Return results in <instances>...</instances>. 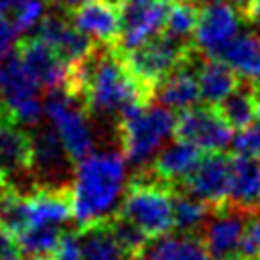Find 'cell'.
I'll return each instance as SVG.
<instances>
[{
  "label": "cell",
  "mask_w": 260,
  "mask_h": 260,
  "mask_svg": "<svg viewBox=\"0 0 260 260\" xmlns=\"http://www.w3.org/2000/svg\"><path fill=\"white\" fill-rule=\"evenodd\" d=\"M65 91L75 95L89 114L116 120V124L154 98V89L130 71L122 51L106 45H98L87 59L71 65Z\"/></svg>",
  "instance_id": "cell-1"
},
{
  "label": "cell",
  "mask_w": 260,
  "mask_h": 260,
  "mask_svg": "<svg viewBox=\"0 0 260 260\" xmlns=\"http://www.w3.org/2000/svg\"><path fill=\"white\" fill-rule=\"evenodd\" d=\"M126 183V156L116 150L91 152L79 160L73 179V217L79 230L110 219Z\"/></svg>",
  "instance_id": "cell-2"
},
{
  "label": "cell",
  "mask_w": 260,
  "mask_h": 260,
  "mask_svg": "<svg viewBox=\"0 0 260 260\" xmlns=\"http://www.w3.org/2000/svg\"><path fill=\"white\" fill-rule=\"evenodd\" d=\"M116 213L136 223L150 240L167 236L173 230V189L156 181L148 169H140Z\"/></svg>",
  "instance_id": "cell-3"
},
{
  "label": "cell",
  "mask_w": 260,
  "mask_h": 260,
  "mask_svg": "<svg viewBox=\"0 0 260 260\" xmlns=\"http://www.w3.org/2000/svg\"><path fill=\"white\" fill-rule=\"evenodd\" d=\"M175 122L177 118L169 108L150 104L120 118L116 132L126 160L138 169H144L167 138L175 134Z\"/></svg>",
  "instance_id": "cell-4"
},
{
  "label": "cell",
  "mask_w": 260,
  "mask_h": 260,
  "mask_svg": "<svg viewBox=\"0 0 260 260\" xmlns=\"http://www.w3.org/2000/svg\"><path fill=\"white\" fill-rule=\"evenodd\" d=\"M51 126L59 134L69 156L79 162L93 148V134L87 120V108L65 89H51L43 102Z\"/></svg>",
  "instance_id": "cell-5"
},
{
  "label": "cell",
  "mask_w": 260,
  "mask_h": 260,
  "mask_svg": "<svg viewBox=\"0 0 260 260\" xmlns=\"http://www.w3.org/2000/svg\"><path fill=\"white\" fill-rule=\"evenodd\" d=\"M37 79L26 71L20 57L12 49L2 59V73H0V104L6 112V118L28 126H37L41 114L45 112L43 102L39 100Z\"/></svg>",
  "instance_id": "cell-6"
},
{
  "label": "cell",
  "mask_w": 260,
  "mask_h": 260,
  "mask_svg": "<svg viewBox=\"0 0 260 260\" xmlns=\"http://www.w3.org/2000/svg\"><path fill=\"white\" fill-rule=\"evenodd\" d=\"M195 43H183L179 39L169 37L167 32L146 41L144 45L122 51L126 65L130 71L150 89H156L160 81H165L177 67L187 61V55Z\"/></svg>",
  "instance_id": "cell-7"
},
{
  "label": "cell",
  "mask_w": 260,
  "mask_h": 260,
  "mask_svg": "<svg viewBox=\"0 0 260 260\" xmlns=\"http://www.w3.org/2000/svg\"><path fill=\"white\" fill-rule=\"evenodd\" d=\"M0 177L6 189L30 191L32 173V134L10 118L0 120Z\"/></svg>",
  "instance_id": "cell-8"
},
{
  "label": "cell",
  "mask_w": 260,
  "mask_h": 260,
  "mask_svg": "<svg viewBox=\"0 0 260 260\" xmlns=\"http://www.w3.org/2000/svg\"><path fill=\"white\" fill-rule=\"evenodd\" d=\"M175 138L195 144L201 150L215 152L230 146L232 126L219 116L215 106H193L179 114L175 122Z\"/></svg>",
  "instance_id": "cell-9"
},
{
  "label": "cell",
  "mask_w": 260,
  "mask_h": 260,
  "mask_svg": "<svg viewBox=\"0 0 260 260\" xmlns=\"http://www.w3.org/2000/svg\"><path fill=\"white\" fill-rule=\"evenodd\" d=\"M73 162L55 128H39L32 134V173L37 185L73 187Z\"/></svg>",
  "instance_id": "cell-10"
},
{
  "label": "cell",
  "mask_w": 260,
  "mask_h": 260,
  "mask_svg": "<svg viewBox=\"0 0 260 260\" xmlns=\"http://www.w3.org/2000/svg\"><path fill=\"white\" fill-rule=\"evenodd\" d=\"M230 175H232V158L225 156L221 150L207 152L201 156L193 173L185 179V183L175 191H185L209 207H221L228 203V189H230Z\"/></svg>",
  "instance_id": "cell-11"
},
{
  "label": "cell",
  "mask_w": 260,
  "mask_h": 260,
  "mask_svg": "<svg viewBox=\"0 0 260 260\" xmlns=\"http://www.w3.org/2000/svg\"><path fill=\"white\" fill-rule=\"evenodd\" d=\"M242 12L225 0H211L201 8L193 43L207 57H215L240 30Z\"/></svg>",
  "instance_id": "cell-12"
},
{
  "label": "cell",
  "mask_w": 260,
  "mask_h": 260,
  "mask_svg": "<svg viewBox=\"0 0 260 260\" xmlns=\"http://www.w3.org/2000/svg\"><path fill=\"white\" fill-rule=\"evenodd\" d=\"M173 0H150L144 4L126 2L122 6V37L118 49L130 51L165 32Z\"/></svg>",
  "instance_id": "cell-13"
},
{
  "label": "cell",
  "mask_w": 260,
  "mask_h": 260,
  "mask_svg": "<svg viewBox=\"0 0 260 260\" xmlns=\"http://www.w3.org/2000/svg\"><path fill=\"white\" fill-rule=\"evenodd\" d=\"M16 55L20 57L26 71L37 79L45 89H65L71 73V65L65 63L57 51L47 45L41 37H24L14 45Z\"/></svg>",
  "instance_id": "cell-14"
},
{
  "label": "cell",
  "mask_w": 260,
  "mask_h": 260,
  "mask_svg": "<svg viewBox=\"0 0 260 260\" xmlns=\"http://www.w3.org/2000/svg\"><path fill=\"white\" fill-rule=\"evenodd\" d=\"M248 221V213L232 207V205H221L213 207L209 217L205 219L199 238L203 240L209 256L213 260H221L234 252H238L244 228Z\"/></svg>",
  "instance_id": "cell-15"
},
{
  "label": "cell",
  "mask_w": 260,
  "mask_h": 260,
  "mask_svg": "<svg viewBox=\"0 0 260 260\" xmlns=\"http://www.w3.org/2000/svg\"><path fill=\"white\" fill-rule=\"evenodd\" d=\"M73 24L98 45L118 47L122 37V6L114 0H91L71 12Z\"/></svg>",
  "instance_id": "cell-16"
},
{
  "label": "cell",
  "mask_w": 260,
  "mask_h": 260,
  "mask_svg": "<svg viewBox=\"0 0 260 260\" xmlns=\"http://www.w3.org/2000/svg\"><path fill=\"white\" fill-rule=\"evenodd\" d=\"M37 37L51 45L57 55L69 65L87 59L98 49V43L91 37L81 32L73 22L65 20L63 16H45L37 26Z\"/></svg>",
  "instance_id": "cell-17"
},
{
  "label": "cell",
  "mask_w": 260,
  "mask_h": 260,
  "mask_svg": "<svg viewBox=\"0 0 260 260\" xmlns=\"http://www.w3.org/2000/svg\"><path fill=\"white\" fill-rule=\"evenodd\" d=\"M228 205L248 215L260 213V156L236 152L232 158Z\"/></svg>",
  "instance_id": "cell-18"
},
{
  "label": "cell",
  "mask_w": 260,
  "mask_h": 260,
  "mask_svg": "<svg viewBox=\"0 0 260 260\" xmlns=\"http://www.w3.org/2000/svg\"><path fill=\"white\" fill-rule=\"evenodd\" d=\"M199 160H201V148L177 138L175 142L160 148L154 162L148 167V173L156 181L169 185L175 191L185 183V179L193 173Z\"/></svg>",
  "instance_id": "cell-19"
},
{
  "label": "cell",
  "mask_w": 260,
  "mask_h": 260,
  "mask_svg": "<svg viewBox=\"0 0 260 260\" xmlns=\"http://www.w3.org/2000/svg\"><path fill=\"white\" fill-rule=\"evenodd\" d=\"M242 79L252 83L260 81V37L254 32H238L217 55Z\"/></svg>",
  "instance_id": "cell-20"
},
{
  "label": "cell",
  "mask_w": 260,
  "mask_h": 260,
  "mask_svg": "<svg viewBox=\"0 0 260 260\" xmlns=\"http://www.w3.org/2000/svg\"><path fill=\"white\" fill-rule=\"evenodd\" d=\"M142 260H213L203 244V240L195 234L181 236H160L146 244Z\"/></svg>",
  "instance_id": "cell-21"
},
{
  "label": "cell",
  "mask_w": 260,
  "mask_h": 260,
  "mask_svg": "<svg viewBox=\"0 0 260 260\" xmlns=\"http://www.w3.org/2000/svg\"><path fill=\"white\" fill-rule=\"evenodd\" d=\"M197 79H199L201 100L207 106H217L240 83V75L228 63L207 55L197 65Z\"/></svg>",
  "instance_id": "cell-22"
},
{
  "label": "cell",
  "mask_w": 260,
  "mask_h": 260,
  "mask_svg": "<svg viewBox=\"0 0 260 260\" xmlns=\"http://www.w3.org/2000/svg\"><path fill=\"white\" fill-rule=\"evenodd\" d=\"M79 248L83 260H132L112 234L108 219L79 230Z\"/></svg>",
  "instance_id": "cell-23"
},
{
  "label": "cell",
  "mask_w": 260,
  "mask_h": 260,
  "mask_svg": "<svg viewBox=\"0 0 260 260\" xmlns=\"http://www.w3.org/2000/svg\"><path fill=\"white\" fill-rule=\"evenodd\" d=\"M219 116L236 130L248 128L256 120V93H254V83L248 79L240 77L238 87L225 95L217 106Z\"/></svg>",
  "instance_id": "cell-24"
},
{
  "label": "cell",
  "mask_w": 260,
  "mask_h": 260,
  "mask_svg": "<svg viewBox=\"0 0 260 260\" xmlns=\"http://www.w3.org/2000/svg\"><path fill=\"white\" fill-rule=\"evenodd\" d=\"M211 209L213 207L185 191H173V228L181 234L201 232Z\"/></svg>",
  "instance_id": "cell-25"
},
{
  "label": "cell",
  "mask_w": 260,
  "mask_h": 260,
  "mask_svg": "<svg viewBox=\"0 0 260 260\" xmlns=\"http://www.w3.org/2000/svg\"><path fill=\"white\" fill-rule=\"evenodd\" d=\"M201 8L203 6L197 4L195 0H173L165 32L183 43H193V35L199 22Z\"/></svg>",
  "instance_id": "cell-26"
},
{
  "label": "cell",
  "mask_w": 260,
  "mask_h": 260,
  "mask_svg": "<svg viewBox=\"0 0 260 260\" xmlns=\"http://www.w3.org/2000/svg\"><path fill=\"white\" fill-rule=\"evenodd\" d=\"M63 238H65L63 225H39V228H26L22 234L16 236V242L26 256H43V254H55Z\"/></svg>",
  "instance_id": "cell-27"
},
{
  "label": "cell",
  "mask_w": 260,
  "mask_h": 260,
  "mask_svg": "<svg viewBox=\"0 0 260 260\" xmlns=\"http://www.w3.org/2000/svg\"><path fill=\"white\" fill-rule=\"evenodd\" d=\"M110 228H112V234L116 236V240L122 244V248L132 256V258H138L142 254V250L146 248V244L150 242V238L136 225L132 223L130 219L122 217L120 213H114L110 219H108Z\"/></svg>",
  "instance_id": "cell-28"
},
{
  "label": "cell",
  "mask_w": 260,
  "mask_h": 260,
  "mask_svg": "<svg viewBox=\"0 0 260 260\" xmlns=\"http://www.w3.org/2000/svg\"><path fill=\"white\" fill-rule=\"evenodd\" d=\"M8 16L18 35L30 30L39 26V22L45 18V0H16Z\"/></svg>",
  "instance_id": "cell-29"
},
{
  "label": "cell",
  "mask_w": 260,
  "mask_h": 260,
  "mask_svg": "<svg viewBox=\"0 0 260 260\" xmlns=\"http://www.w3.org/2000/svg\"><path fill=\"white\" fill-rule=\"evenodd\" d=\"M238 252L246 260H260V213L248 215Z\"/></svg>",
  "instance_id": "cell-30"
},
{
  "label": "cell",
  "mask_w": 260,
  "mask_h": 260,
  "mask_svg": "<svg viewBox=\"0 0 260 260\" xmlns=\"http://www.w3.org/2000/svg\"><path fill=\"white\" fill-rule=\"evenodd\" d=\"M236 152L260 156V124H250L248 128L240 130L232 140Z\"/></svg>",
  "instance_id": "cell-31"
},
{
  "label": "cell",
  "mask_w": 260,
  "mask_h": 260,
  "mask_svg": "<svg viewBox=\"0 0 260 260\" xmlns=\"http://www.w3.org/2000/svg\"><path fill=\"white\" fill-rule=\"evenodd\" d=\"M22 256L24 252L20 250L16 238L0 225V260H22Z\"/></svg>",
  "instance_id": "cell-32"
},
{
  "label": "cell",
  "mask_w": 260,
  "mask_h": 260,
  "mask_svg": "<svg viewBox=\"0 0 260 260\" xmlns=\"http://www.w3.org/2000/svg\"><path fill=\"white\" fill-rule=\"evenodd\" d=\"M55 260H83L79 240H75L73 236H65L61 246L55 252Z\"/></svg>",
  "instance_id": "cell-33"
},
{
  "label": "cell",
  "mask_w": 260,
  "mask_h": 260,
  "mask_svg": "<svg viewBox=\"0 0 260 260\" xmlns=\"http://www.w3.org/2000/svg\"><path fill=\"white\" fill-rule=\"evenodd\" d=\"M55 8H59V10H65V12H73V10H77L79 6H83V4H87V2H91V0H49ZM116 4H120V6H124L126 2L124 0H114Z\"/></svg>",
  "instance_id": "cell-34"
},
{
  "label": "cell",
  "mask_w": 260,
  "mask_h": 260,
  "mask_svg": "<svg viewBox=\"0 0 260 260\" xmlns=\"http://www.w3.org/2000/svg\"><path fill=\"white\" fill-rule=\"evenodd\" d=\"M230 2H232V4L242 12V16H244V20H246V14H248V12H250V10H252L260 0H230Z\"/></svg>",
  "instance_id": "cell-35"
},
{
  "label": "cell",
  "mask_w": 260,
  "mask_h": 260,
  "mask_svg": "<svg viewBox=\"0 0 260 260\" xmlns=\"http://www.w3.org/2000/svg\"><path fill=\"white\" fill-rule=\"evenodd\" d=\"M246 20H250V22H254V24H258L260 26V2L246 14Z\"/></svg>",
  "instance_id": "cell-36"
},
{
  "label": "cell",
  "mask_w": 260,
  "mask_h": 260,
  "mask_svg": "<svg viewBox=\"0 0 260 260\" xmlns=\"http://www.w3.org/2000/svg\"><path fill=\"white\" fill-rule=\"evenodd\" d=\"M254 93H256V118L260 120V81L258 83H254Z\"/></svg>",
  "instance_id": "cell-37"
},
{
  "label": "cell",
  "mask_w": 260,
  "mask_h": 260,
  "mask_svg": "<svg viewBox=\"0 0 260 260\" xmlns=\"http://www.w3.org/2000/svg\"><path fill=\"white\" fill-rule=\"evenodd\" d=\"M26 260H55V254H43V256H28Z\"/></svg>",
  "instance_id": "cell-38"
},
{
  "label": "cell",
  "mask_w": 260,
  "mask_h": 260,
  "mask_svg": "<svg viewBox=\"0 0 260 260\" xmlns=\"http://www.w3.org/2000/svg\"><path fill=\"white\" fill-rule=\"evenodd\" d=\"M221 260H246L240 252H234V254H230V256H225V258H221Z\"/></svg>",
  "instance_id": "cell-39"
},
{
  "label": "cell",
  "mask_w": 260,
  "mask_h": 260,
  "mask_svg": "<svg viewBox=\"0 0 260 260\" xmlns=\"http://www.w3.org/2000/svg\"><path fill=\"white\" fill-rule=\"evenodd\" d=\"M124 2H134V4H144V2H150V0H124Z\"/></svg>",
  "instance_id": "cell-40"
},
{
  "label": "cell",
  "mask_w": 260,
  "mask_h": 260,
  "mask_svg": "<svg viewBox=\"0 0 260 260\" xmlns=\"http://www.w3.org/2000/svg\"><path fill=\"white\" fill-rule=\"evenodd\" d=\"M195 2H197V4H201V6H205V4H207V2H211V0H195Z\"/></svg>",
  "instance_id": "cell-41"
},
{
  "label": "cell",
  "mask_w": 260,
  "mask_h": 260,
  "mask_svg": "<svg viewBox=\"0 0 260 260\" xmlns=\"http://www.w3.org/2000/svg\"><path fill=\"white\" fill-rule=\"evenodd\" d=\"M4 189H6V187H4V181H2V177H0V193H2Z\"/></svg>",
  "instance_id": "cell-42"
},
{
  "label": "cell",
  "mask_w": 260,
  "mask_h": 260,
  "mask_svg": "<svg viewBox=\"0 0 260 260\" xmlns=\"http://www.w3.org/2000/svg\"><path fill=\"white\" fill-rule=\"evenodd\" d=\"M132 260H142V258H132Z\"/></svg>",
  "instance_id": "cell-43"
}]
</instances>
